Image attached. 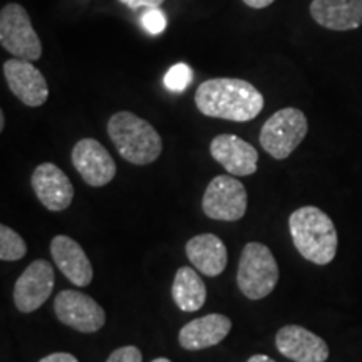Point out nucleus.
Returning a JSON list of instances; mask_svg holds the SVG:
<instances>
[{
	"mask_svg": "<svg viewBox=\"0 0 362 362\" xmlns=\"http://www.w3.org/2000/svg\"><path fill=\"white\" fill-rule=\"evenodd\" d=\"M193 79V71L188 64H175L165 76V86L171 93H183Z\"/></svg>",
	"mask_w": 362,
	"mask_h": 362,
	"instance_id": "obj_21",
	"label": "nucleus"
},
{
	"mask_svg": "<svg viewBox=\"0 0 362 362\" xmlns=\"http://www.w3.org/2000/svg\"><path fill=\"white\" fill-rule=\"evenodd\" d=\"M39 362H79V361L72 354H67V352H54V354L42 357Z\"/></svg>",
	"mask_w": 362,
	"mask_h": 362,
	"instance_id": "obj_25",
	"label": "nucleus"
},
{
	"mask_svg": "<svg viewBox=\"0 0 362 362\" xmlns=\"http://www.w3.org/2000/svg\"><path fill=\"white\" fill-rule=\"evenodd\" d=\"M74 168L89 187L101 188L116 176V163L106 148L93 138H84L74 144L71 153Z\"/></svg>",
	"mask_w": 362,
	"mask_h": 362,
	"instance_id": "obj_10",
	"label": "nucleus"
},
{
	"mask_svg": "<svg viewBox=\"0 0 362 362\" xmlns=\"http://www.w3.org/2000/svg\"><path fill=\"white\" fill-rule=\"evenodd\" d=\"M185 252L194 269L206 277H218L226 269L228 262L226 247L221 238L214 233H202L189 238Z\"/></svg>",
	"mask_w": 362,
	"mask_h": 362,
	"instance_id": "obj_18",
	"label": "nucleus"
},
{
	"mask_svg": "<svg viewBox=\"0 0 362 362\" xmlns=\"http://www.w3.org/2000/svg\"><path fill=\"white\" fill-rule=\"evenodd\" d=\"M275 0H243V4L250 8H265L274 4Z\"/></svg>",
	"mask_w": 362,
	"mask_h": 362,
	"instance_id": "obj_26",
	"label": "nucleus"
},
{
	"mask_svg": "<svg viewBox=\"0 0 362 362\" xmlns=\"http://www.w3.org/2000/svg\"><path fill=\"white\" fill-rule=\"evenodd\" d=\"M0 44L13 57L39 61L42 44L35 33L29 12L21 4H6L0 11Z\"/></svg>",
	"mask_w": 362,
	"mask_h": 362,
	"instance_id": "obj_6",
	"label": "nucleus"
},
{
	"mask_svg": "<svg viewBox=\"0 0 362 362\" xmlns=\"http://www.w3.org/2000/svg\"><path fill=\"white\" fill-rule=\"evenodd\" d=\"M51 255L64 277L78 287H88L94 272L83 247L67 235H57L51 242Z\"/></svg>",
	"mask_w": 362,
	"mask_h": 362,
	"instance_id": "obj_15",
	"label": "nucleus"
},
{
	"mask_svg": "<svg viewBox=\"0 0 362 362\" xmlns=\"http://www.w3.org/2000/svg\"><path fill=\"white\" fill-rule=\"evenodd\" d=\"M106 362H143V354L136 346H123L111 352Z\"/></svg>",
	"mask_w": 362,
	"mask_h": 362,
	"instance_id": "obj_23",
	"label": "nucleus"
},
{
	"mask_svg": "<svg viewBox=\"0 0 362 362\" xmlns=\"http://www.w3.org/2000/svg\"><path fill=\"white\" fill-rule=\"evenodd\" d=\"M30 185L37 200L51 211H64L74 198L69 176L54 163H42L34 170Z\"/></svg>",
	"mask_w": 362,
	"mask_h": 362,
	"instance_id": "obj_12",
	"label": "nucleus"
},
{
	"mask_svg": "<svg viewBox=\"0 0 362 362\" xmlns=\"http://www.w3.org/2000/svg\"><path fill=\"white\" fill-rule=\"evenodd\" d=\"M310 16L324 29L346 33L362 25V0H312Z\"/></svg>",
	"mask_w": 362,
	"mask_h": 362,
	"instance_id": "obj_17",
	"label": "nucleus"
},
{
	"mask_svg": "<svg viewBox=\"0 0 362 362\" xmlns=\"http://www.w3.org/2000/svg\"><path fill=\"white\" fill-rule=\"evenodd\" d=\"M6 128V115H4V111H0V131H4Z\"/></svg>",
	"mask_w": 362,
	"mask_h": 362,
	"instance_id": "obj_28",
	"label": "nucleus"
},
{
	"mask_svg": "<svg viewBox=\"0 0 362 362\" xmlns=\"http://www.w3.org/2000/svg\"><path fill=\"white\" fill-rule=\"evenodd\" d=\"M309 123L297 107H284L274 112L260 131V144L275 160H285L304 141Z\"/></svg>",
	"mask_w": 362,
	"mask_h": 362,
	"instance_id": "obj_5",
	"label": "nucleus"
},
{
	"mask_svg": "<svg viewBox=\"0 0 362 362\" xmlns=\"http://www.w3.org/2000/svg\"><path fill=\"white\" fill-rule=\"evenodd\" d=\"M247 362H275V361L272 359V357H269V356H264V354H255V356H252L250 359H248Z\"/></svg>",
	"mask_w": 362,
	"mask_h": 362,
	"instance_id": "obj_27",
	"label": "nucleus"
},
{
	"mask_svg": "<svg viewBox=\"0 0 362 362\" xmlns=\"http://www.w3.org/2000/svg\"><path fill=\"white\" fill-rule=\"evenodd\" d=\"M275 346L280 354L293 362H325L329 346L322 337L302 325H285L275 336Z\"/></svg>",
	"mask_w": 362,
	"mask_h": 362,
	"instance_id": "obj_13",
	"label": "nucleus"
},
{
	"mask_svg": "<svg viewBox=\"0 0 362 362\" xmlns=\"http://www.w3.org/2000/svg\"><path fill=\"white\" fill-rule=\"evenodd\" d=\"M279 282V265L264 243L250 242L243 247L237 270L240 292L250 300H260L274 292Z\"/></svg>",
	"mask_w": 362,
	"mask_h": 362,
	"instance_id": "obj_4",
	"label": "nucleus"
},
{
	"mask_svg": "<svg viewBox=\"0 0 362 362\" xmlns=\"http://www.w3.org/2000/svg\"><path fill=\"white\" fill-rule=\"evenodd\" d=\"M8 89L22 104L29 107H39L47 101L49 86L44 74L33 64V61L13 57L4 62Z\"/></svg>",
	"mask_w": 362,
	"mask_h": 362,
	"instance_id": "obj_11",
	"label": "nucleus"
},
{
	"mask_svg": "<svg viewBox=\"0 0 362 362\" xmlns=\"http://www.w3.org/2000/svg\"><path fill=\"white\" fill-rule=\"evenodd\" d=\"M292 242L305 260L327 265L336 259L339 237L334 221L317 206L297 208L288 218Z\"/></svg>",
	"mask_w": 362,
	"mask_h": 362,
	"instance_id": "obj_2",
	"label": "nucleus"
},
{
	"mask_svg": "<svg viewBox=\"0 0 362 362\" xmlns=\"http://www.w3.org/2000/svg\"><path fill=\"white\" fill-rule=\"evenodd\" d=\"M27 243L11 226L0 225V260L16 262L24 259Z\"/></svg>",
	"mask_w": 362,
	"mask_h": 362,
	"instance_id": "obj_20",
	"label": "nucleus"
},
{
	"mask_svg": "<svg viewBox=\"0 0 362 362\" xmlns=\"http://www.w3.org/2000/svg\"><path fill=\"white\" fill-rule=\"evenodd\" d=\"M247 206V189L233 175L215 176L203 193V214L211 220L238 221L245 216Z\"/></svg>",
	"mask_w": 362,
	"mask_h": 362,
	"instance_id": "obj_7",
	"label": "nucleus"
},
{
	"mask_svg": "<svg viewBox=\"0 0 362 362\" xmlns=\"http://www.w3.org/2000/svg\"><path fill=\"white\" fill-rule=\"evenodd\" d=\"M56 275L52 265L47 260H34L13 287V304L22 314H30L42 307L51 297Z\"/></svg>",
	"mask_w": 362,
	"mask_h": 362,
	"instance_id": "obj_9",
	"label": "nucleus"
},
{
	"mask_svg": "<svg viewBox=\"0 0 362 362\" xmlns=\"http://www.w3.org/2000/svg\"><path fill=\"white\" fill-rule=\"evenodd\" d=\"M211 158L233 176H250L259 168V151L237 134H218L210 143Z\"/></svg>",
	"mask_w": 362,
	"mask_h": 362,
	"instance_id": "obj_14",
	"label": "nucleus"
},
{
	"mask_svg": "<svg viewBox=\"0 0 362 362\" xmlns=\"http://www.w3.org/2000/svg\"><path fill=\"white\" fill-rule=\"evenodd\" d=\"M151 362H171V361H170V359H166V357H158V359L151 361Z\"/></svg>",
	"mask_w": 362,
	"mask_h": 362,
	"instance_id": "obj_29",
	"label": "nucleus"
},
{
	"mask_svg": "<svg viewBox=\"0 0 362 362\" xmlns=\"http://www.w3.org/2000/svg\"><path fill=\"white\" fill-rule=\"evenodd\" d=\"M232 320L223 314H208L183 325L178 334L180 346L187 351H203L214 347L228 336Z\"/></svg>",
	"mask_w": 362,
	"mask_h": 362,
	"instance_id": "obj_16",
	"label": "nucleus"
},
{
	"mask_svg": "<svg viewBox=\"0 0 362 362\" xmlns=\"http://www.w3.org/2000/svg\"><path fill=\"white\" fill-rule=\"evenodd\" d=\"M139 22H141L143 29L151 35H158V34L165 33L166 25H168V19H166L165 12H163L160 7L144 8Z\"/></svg>",
	"mask_w": 362,
	"mask_h": 362,
	"instance_id": "obj_22",
	"label": "nucleus"
},
{
	"mask_svg": "<svg viewBox=\"0 0 362 362\" xmlns=\"http://www.w3.org/2000/svg\"><path fill=\"white\" fill-rule=\"evenodd\" d=\"M194 104L198 111L208 117L247 123L260 115L265 99L248 81L215 78L198 86Z\"/></svg>",
	"mask_w": 362,
	"mask_h": 362,
	"instance_id": "obj_1",
	"label": "nucleus"
},
{
	"mask_svg": "<svg viewBox=\"0 0 362 362\" xmlns=\"http://www.w3.org/2000/svg\"><path fill=\"white\" fill-rule=\"evenodd\" d=\"M126 7L138 11V8H151V7H161L165 0H119Z\"/></svg>",
	"mask_w": 362,
	"mask_h": 362,
	"instance_id": "obj_24",
	"label": "nucleus"
},
{
	"mask_svg": "<svg viewBox=\"0 0 362 362\" xmlns=\"http://www.w3.org/2000/svg\"><path fill=\"white\" fill-rule=\"evenodd\" d=\"M107 134L121 158L131 165L155 163L163 151V139L146 119L134 112L119 111L107 121Z\"/></svg>",
	"mask_w": 362,
	"mask_h": 362,
	"instance_id": "obj_3",
	"label": "nucleus"
},
{
	"mask_svg": "<svg viewBox=\"0 0 362 362\" xmlns=\"http://www.w3.org/2000/svg\"><path fill=\"white\" fill-rule=\"evenodd\" d=\"M194 267H181L176 272L171 296L181 312H197L205 305L206 287Z\"/></svg>",
	"mask_w": 362,
	"mask_h": 362,
	"instance_id": "obj_19",
	"label": "nucleus"
},
{
	"mask_svg": "<svg viewBox=\"0 0 362 362\" xmlns=\"http://www.w3.org/2000/svg\"><path fill=\"white\" fill-rule=\"evenodd\" d=\"M56 317L67 327L84 334L98 332L106 324V312L93 297L78 291H62L54 300Z\"/></svg>",
	"mask_w": 362,
	"mask_h": 362,
	"instance_id": "obj_8",
	"label": "nucleus"
}]
</instances>
